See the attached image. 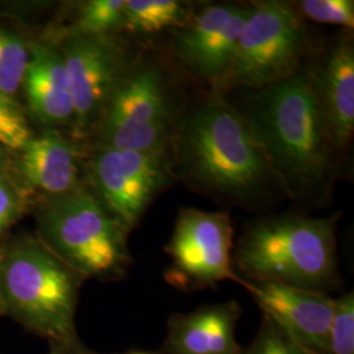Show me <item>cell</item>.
<instances>
[{
    "mask_svg": "<svg viewBox=\"0 0 354 354\" xmlns=\"http://www.w3.org/2000/svg\"><path fill=\"white\" fill-rule=\"evenodd\" d=\"M75 353H77V354H89V353H87V352H84V351H77V352H76V351H75Z\"/></svg>",
    "mask_w": 354,
    "mask_h": 354,
    "instance_id": "28",
    "label": "cell"
},
{
    "mask_svg": "<svg viewBox=\"0 0 354 354\" xmlns=\"http://www.w3.org/2000/svg\"><path fill=\"white\" fill-rule=\"evenodd\" d=\"M241 317L236 302L203 306L168 322L163 354H241L235 330Z\"/></svg>",
    "mask_w": 354,
    "mask_h": 354,
    "instance_id": "13",
    "label": "cell"
},
{
    "mask_svg": "<svg viewBox=\"0 0 354 354\" xmlns=\"http://www.w3.org/2000/svg\"><path fill=\"white\" fill-rule=\"evenodd\" d=\"M24 210L21 192L7 176L0 174V235L20 218Z\"/></svg>",
    "mask_w": 354,
    "mask_h": 354,
    "instance_id": "24",
    "label": "cell"
},
{
    "mask_svg": "<svg viewBox=\"0 0 354 354\" xmlns=\"http://www.w3.org/2000/svg\"><path fill=\"white\" fill-rule=\"evenodd\" d=\"M26 104L38 122L62 127L74 121V102L62 53L46 44L29 48L23 80Z\"/></svg>",
    "mask_w": 354,
    "mask_h": 354,
    "instance_id": "14",
    "label": "cell"
},
{
    "mask_svg": "<svg viewBox=\"0 0 354 354\" xmlns=\"http://www.w3.org/2000/svg\"><path fill=\"white\" fill-rule=\"evenodd\" d=\"M339 216L283 215L259 221L243 234L234 266L247 281L326 292L337 281Z\"/></svg>",
    "mask_w": 354,
    "mask_h": 354,
    "instance_id": "3",
    "label": "cell"
},
{
    "mask_svg": "<svg viewBox=\"0 0 354 354\" xmlns=\"http://www.w3.org/2000/svg\"><path fill=\"white\" fill-rule=\"evenodd\" d=\"M97 125V147L165 153L176 124L160 68L147 64L127 70Z\"/></svg>",
    "mask_w": 354,
    "mask_h": 354,
    "instance_id": "6",
    "label": "cell"
},
{
    "mask_svg": "<svg viewBox=\"0 0 354 354\" xmlns=\"http://www.w3.org/2000/svg\"><path fill=\"white\" fill-rule=\"evenodd\" d=\"M243 114L283 189L308 196L328 184L336 146L311 76L295 74L256 89L248 112Z\"/></svg>",
    "mask_w": 354,
    "mask_h": 354,
    "instance_id": "1",
    "label": "cell"
},
{
    "mask_svg": "<svg viewBox=\"0 0 354 354\" xmlns=\"http://www.w3.org/2000/svg\"><path fill=\"white\" fill-rule=\"evenodd\" d=\"M234 226L227 213L180 209L165 251L171 266L165 272L169 285L180 290H200L243 277L234 266Z\"/></svg>",
    "mask_w": 354,
    "mask_h": 354,
    "instance_id": "8",
    "label": "cell"
},
{
    "mask_svg": "<svg viewBox=\"0 0 354 354\" xmlns=\"http://www.w3.org/2000/svg\"><path fill=\"white\" fill-rule=\"evenodd\" d=\"M311 79L333 145L344 147L354 131L353 46L348 42L337 45Z\"/></svg>",
    "mask_w": 354,
    "mask_h": 354,
    "instance_id": "16",
    "label": "cell"
},
{
    "mask_svg": "<svg viewBox=\"0 0 354 354\" xmlns=\"http://www.w3.org/2000/svg\"><path fill=\"white\" fill-rule=\"evenodd\" d=\"M172 142L181 172L203 189L250 203L279 184L245 115L221 99L180 120Z\"/></svg>",
    "mask_w": 354,
    "mask_h": 354,
    "instance_id": "2",
    "label": "cell"
},
{
    "mask_svg": "<svg viewBox=\"0 0 354 354\" xmlns=\"http://www.w3.org/2000/svg\"><path fill=\"white\" fill-rule=\"evenodd\" d=\"M326 354H354V294L335 298Z\"/></svg>",
    "mask_w": 354,
    "mask_h": 354,
    "instance_id": "20",
    "label": "cell"
},
{
    "mask_svg": "<svg viewBox=\"0 0 354 354\" xmlns=\"http://www.w3.org/2000/svg\"><path fill=\"white\" fill-rule=\"evenodd\" d=\"M37 230L39 241L80 279L118 277L130 263L129 231L82 185L49 198Z\"/></svg>",
    "mask_w": 354,
    "mask_h": 354,
    "instance_id": "5",
    "label": "cell"
},
{
    "mask_svg": "<svg viewBox=\"0 0 354 354\" xmlns=\"http://www.w3.org/2000/svg\"><path fill=\"white\" fill-rule=\"evenodd\" d=\"M4 165H6V149L0 146V174H3Z\"/></svg>",
    "mask_w": 354,
    "mask_h": 354,
    "instance_id": "25",
    "label": "cell"
},
{
    "mask_svg": "<svg viewBox=\"0 0 354 354\" xmlns=\"http://www.w3.org/2000/svg\"><path fill=\"white\" fill-rule=\"evenodd\" d=\"M30 137V129L20 106L0 91V146L20 151Z\"/></svg>",
    "mask_w": 354,
    "mask_h": 354,
    "instance_id": "21",
    "label": "cell"
},
{
    "mask_svg": "<svg viewBox=\"0 0 354 354\" xmlns=\"http://www.w3.org/2000/svg\"><path fill=\"white\" fill-rule=\"evenodd\" d=\"M64 57L74 102L73 124L84 133L97 124L127 73L122 49L108 37L70 35L58 48Z\"/></svg>",
    "mask_w": 354,
    "mask_h": 354,
    "instance_id": "10",
    "label": "cell"
},
{
    "mask_svg": "<svg viewBox=\"0 0 354 354\" xmlns=\"http://www.w3.org/2000/svg\"><path fill=\"white\" fill-rule=\"evenodd\" d=\"M29 64V48L24 39L0 28V91L13 99L23 87Z\"/></svg>",
    "mask_w": 354,
    "mask_h": 354,
    "instance_id": "18",
    "label": "cell"
},
{
    "mask_svg": "<svg viewBox=\"0 0 354 354\" xmlns=\"http://www.w3.org/2000/svg\"><path fill=\"white\" fill-rule=\"evenodd\" d=\"M251 10L252 6L244 4L206 7L177 35L176 53L180 61L194 75L222 82Z\"/></svg>",
    "mask_w": 354,
    "mask_h": 354,
    "instance_id": "12",
    "label": "cell"
},
{
    "mask_svg": "<svg viewBox=\"0 0 354 354\" xmlns=\"http://www.w3.org/2000/svg\"><path fill=\"white\" fill-rule=\"evenodd\" d=\"M241 29L227 74V87L260 89L297 74L306 41L302 15L290 3L256 1Z\"/></svg>",
    "mask_w": 354,
    "mask_h": 354,
    "instance_id": "7",
    "label": "cell"
},
{
    "mask_svg": "<svg viewBox=\"0 0 354 354\" xmlns=\"http://www.w3.org/2000/svg\"><path fill=\"white\" fill-rule=\"evenodd\" d=\"M241 354H310L301 348L290 337L269 319L259 329L254 340L250 346L241 349Z\"/></svg>",
    "mask_w": 354,
    "mask_h": 354,
    "instance_id": "23",
    "label": "cell"
},
{
    "mask_svg": "<svg viewBox=\"0 0 354 354\" xmlns=\"http://www.w3.org/2000/svg\"><path fill=\"white\" fill-rule=\"evenodd\" d=\"M80 279L41 241H15L0 257V311L73 348Z\"/></svg>",
    "mask_w": 354,
    "mask_h": 354,
    "instance_id": "4",
    "label": "cell"
},
{
    "mask_svg": "<svg viewBox=\"0 0 354 354\" xmlns=\"http://www.w3.org/2000/svg\"><path fill=\"white\" fill-rule=\"evenodd\" d=\"M188 6L178 0H125L122 28L151 35L188 24Z\"/></svg>",
    "mask_w": 354,
    "mask_h": 354,
    "instance_id": "17",
    "label": "cell"
},
{
    "mask_svg": "<svg viewBox=\"0 0 354 354\" xmlns=\"http://www.w3.org/2000/svg\"><path fill=\"white\" fill-rule=\"evenodd\" d=\"M124 354H155L152 353V352H146V351H130V352H127V353Z\"/></svg>",
    "mask_w": 354,
    "mask_h": 354,
    "instance_id": "26",
    "label": "cell"
},
{
    "mask_svg": "<svg viewBox=\"0 0 354 354\" xmlns=\"http://www.w3.org/2000/svg\"><path fill=\"white\" fill-rule=\"evenodd\" d=\"M125 0H91L83 4L73 35L108 37L122 28Z\"/></svg>",
    "mask_w": 354,
    "mask_h": 354,
    "instance_id": "19",
    "label": "cell"
},
{
    "mask_svg": "<svg viewBox=\"0 0 354 354\" xmlns=\"http://www.w3.org/2000/svg\"><path fill=\"white\" fill-rule=\"evenodd\" d=\"M20 174L49 198L67 194L80 187L75 146L55 130L30 137L20 150Z\"/></svg>",
    "mask_w": 354,
    "mask_h": 354,
    "instance_id": "15",
    "label": "cell"
},
{
    "mask_svg": "<svg viewBox=\"0 0 354 354\" xmlns=\"http://www.w3.org/2000/svg\"><path fill=\"white\" fill-rule=\"evenodd\" d=\"M298 7L302 16L317 23L353 28L354 1L352 0H304Z\"/></svg>",
    "mask_w": 354,
    "mask_h": 354,
    "instance_id": "22",
    "label": "cell"
},
{
    "mask_svg": "<svg viewBox=\"0 0 354 354\" xmlns=\"http://www.w3.org/2000/svg\"><path fill=\"white\" fill-rule=\"evenodd\" d=\"M50 354H67L64 352V349H54Z\"/></svg>",
    "mask_w": 354,
    "mask_h": 354,
    "instance_id": "27",
    "label": "cell"
},
{
    "mask_svg": "<svg viewBox=\"0 0 354 354\" xmlns=\"http://www.w3.org/2000/svg\"><path fill=\"white\" fill-rule=\"evenodd\" d=\"M241 286L252 295L264 317L273 322L307 353L326 354L335 298L326 292L276 282L243 279Z\"/></svg>",
    "mask_w": 354,
    "mask_h": 354,
    "instance_id": "11",
    "label": "cell"
},
{
    "mask_svg": "<svg viewBox=\"0 0 354 354\" xmlns=\"http://www.w3.org/2000/svg\"><path fill=\"white\" fill-rule=\"evenodd\" d=\"M89 177L96 197L130 231L169 185L171 169L165 153L96 147L89 160Z\"/></svg>",
    "mask_w": 354,
    "mask_h": 354,
    "instance_id": "9",
    "label": "cell"
}]
</instances>
